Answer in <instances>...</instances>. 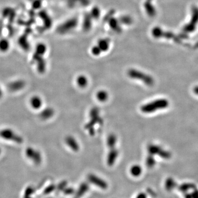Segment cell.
<instances>
[{"mask_svg":"<svg viewBox=\"0 0 198 198\" xmlns=\"http://www.w3.org/2000/svg\"><path fill=\"white\" fill-rule=\"evenodd\" d=\"M90 121L85 125V128L91 135L95 134V127L96 124H99L101 125L103 123V119L100 116V110L98 107H94L90 112Z\"/></svg>","mask_w":198,"mask_h":198,"instance_id":"6da1fadb","label":"cell"},{"mask_svg":"<svg viewBox=\"0 0 198 198\" xmlns=\"http://www.w3.org/2000/svg\"><path fill=\"white\" fill-rule=\"evenodd\" d=\"M0 137L6 140L21 143L23 138L19 134L11 128H3L0 131Z\"/></svg>","mask_w":198,"mask_h":198,"instance_id":"7a4b0ae2","label":"cell"},{"mask_svg":"<svg viewBox=\"0 0 198 198\" xmlns=\"http://www.w3.org/2000/svg\"><path fill=\"white\" fill-rule=\"evenodd\" d=\"M129 77L132 79L142 80L147 84H150L152 83V79L150 77L147 75H144L142 72H139L138 70L131 69L128 71Z\"/></svg>","mask_w":198,"mask_h":198,"instance_id":"3957f363","label":"cell"},{"mask_svg":"<svg viewBox=\"0 0 198 198\" xmlns=\"http://www.w3.org/2000/svg\"><path fill=\"white\" fill-rule=\"evenodd\" d=\"M26 86L23 80L17 79L12 81L8 84V89L12 92H17L22 90Z\"/></svg>","mask_w":198,"mask_h":198,"instance_id":"277c9868","label":"cell"},{"mask_svg":"<svg viewBox=\"0 0 198 198\" xmlns=\"http://www.w3.org/2000/svg\"><path fill=\"white\" fill-rule=\"evenodd\" d=\"M29 104L31 108L34 110H39L42 106V100L40 96L38 95H34L31 96L29 99Z\"/></svg>","mask_w":198,"mask_h":198,"instance_id":"5b68a950","label":"cell"},{"mask_svg":"<svg viewBox=\"0 0 198 198\" xmlns=\"http://www.w3.org/2000/svg\"><path fill=\"white\" fill-rule=\"evenodd\" d=\"M108 49V43L106 41H101L99 43V46L93 47L92 54L94 55H99L101 52L105 51Z\"/></svg>","mask_w":198,"mask_h":198,"instance_id":"8992f818","label":"cell"},{"mask_svg":"<svg viewBox=\"0 0 198 198\" xmlns=\"http://www.w3.org/2000/svg\"><path fill=\"white\" fill-rule=\"evenodd\" d=\"M65 141L68 147H70L73 150L78 151L79 149V145L76 139L72 136H68L66 138Z\"/></svg>","mask_w":198,"mask_h":198,"instance_id":"52a82bcc","label":"cell"},{"mask_svg":"<svg viewBox=\"0 0 198 198\" xmlns=\"http://www.w3.org/2000/svg\"><path fill=\"white\" fill-rule=\"evenodd\" d=\"M54 115V109H52L51 107H47V108H45L41 111V113H40V117L43 120H46L50 119Z\"/></svg>","mask_w":198,"mask_h":198,"instance_id":"ba28073f","label":"cell"},{"mask_svg":"<svg viewBox=\"0 0 198 198\" xmlns=\"http://www.w3.org/2000/svg\"><path fill=\"white\" fill-rule=\"evenodd\" d=\"M118 155V151L116 149V147L110 148V152L108 156V162L110 165H112Z\"/></svg>","mask_w":198,"mask_h":198,"instance_id":"9c48e42d","label":"cell"},{"mask_svg":"<svg viewBox=\"0 0 198 198\" xmlns=\"http://www.w3.org/2000/svg\"><path fill=\"white\" fill-rule=\"evenodd\" d=\"M10 47V43L7 39H0V51L1 52H6L8 51Z\"/></svg>","mask_w":198,"mask_h":198,"instance_id":"30bf717a","label":"cell"},{"mask_svg":"<svg viewBox=\"0 0 198 198\" xmlns=\"http://www.w3.org/2000/svg\"><path fill=\"white\" fill-rule=\"evenodd\" d=\"M117 140V136H116L115 134H110L108 135L107 139V143L108 147L110 148L116 147Z\"/></svg>","mask_w":198,"mask_h":198,"instance_id":"8fae6325","label":"cell"},{"mask_svg":"<svg viewBox=\"0 0 198 198\" xmlns=\"http://www.w3.org/2000/svg\"><path fill=\"white\" fill-rule=\"evenodd\" d=\"M96 98L100 102H105L108 99V93L105 90H100L97 93Z\"/></svg>","mask_w":198,"mask_h":198,"instance_id":"7c38bea8","label":"cell"},{"mask_svg":"<svg viewBox=\"0 0 198 198\" xmlns=\"http://www.w3.org/2000/svg\"><path fill=\"white\" fill-rule=\"evenodd\" d=\"M77 84L79 87H85L87 86V77L84 75H80L77 79Z\"/></svg>","mask_w":198,"mask_h":198,"instance_id":"4fadbf2b","label":"cell"},{"mask_svg":"<svg viewBox=\"0 0 198 198\" xmlns=\"http://www.w3.org/2000/svg\"><path fill=\"white\" fill-rule=\"evenodd\" d=\"M5 94V91H4V89L3 88L2 85L0 84V100L3 97Z\"/></svg>","mask_w":198,"mask_h":198,"instance_id":"5bb4252c","label":"cell"}]
</instances>
